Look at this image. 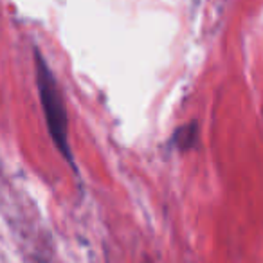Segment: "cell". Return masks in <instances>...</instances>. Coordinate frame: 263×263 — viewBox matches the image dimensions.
I'll return each mask as SVG.
<instances>
[{"instance_id": "obj_2", "label": "cell", "mask_w": 263, "mask_h": 263, "mask_svg": "<svg viewBox=\"0 0 263 263\" xmlns=\"http://www.w3.org/2000/svg\"><path fill=\"white\" fill-rule=\"evenodd\" d=\"M173 141H175V144L180 150L191 148L195 144V141H197V126H195V124H184V126H180L179 130L175 132Z\"/></svg>"}, {"instance_id": "obj_1", "label": "cell", "mask_w": 263, "mask_h": 263, "mask_svg": "<svg viewBox=\"0 0 263 263\" xmlns=\"http://www.w3.org/2000/svg\"><path fill=\"white\" fill-rule=\"evenodd\" d=\"M36 81H38V92H40L42 108L47 121L49 134L54 141L56 148L63 154L67 161H72L70 154L69 137H67V110L63 103L62 92H60L58 81L52 76L47 62L40 52H36Z\"/></svg>"}]
</instances>
